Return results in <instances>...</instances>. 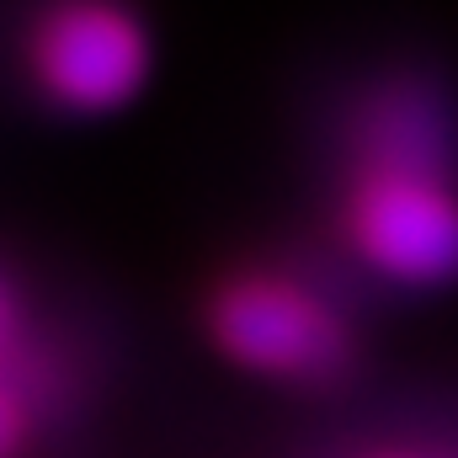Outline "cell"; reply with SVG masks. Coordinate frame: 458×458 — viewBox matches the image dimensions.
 Returning <instances> with one entry per match:
<instances>
[{"label": "cell", "instance_id": "cell-5", "mask_svg": "<svg viewBox=\"0 0 458 458\" xmlns=\"http://www.w3.org/2000/svg\"><path fill=\"white\" fill-rule=\"evenodd\" d=\"M32 400H38L32 378H0V458H11L21 448L27 421H32Z\"/></svg>", "mask_w": 458, "mask_h": 458}, {"label": "cell", "instance_id": "cell-4", "mask_svg": "<svg viewBox=\"0 0 458 458\" xmlns=\"http://www.w3.org/2000/svg\"><path fill=\"white\" fill-rule=\"evenodd\" d=\"M0 378H32L27 315H21V293L11 288V277H0ZM32 384H38V378H32Z\"/></svg>", "mask_w": 458, "mask_h": 458}, {"label": "cell", "instance_id": "cell-1", "mask_svg": "<svg viewBox=\"0 0 458 458\" xmlns=\"http://www.w3.org/2000/svg\"><path fill=\"white\" fill-rule=\"evenodd\" d=\"M336 240L389 288L458 283V107L437 75H384L346 123Z\"/></svg>", "mask_w": 458, "mask_h": 458}, {"label": "cell", "instance_id": "cell-2", "mask_svg": "<svg viewBox=\"0 0 458 458\" xmlns=\"http://www.w3.org/2000/svg\"><path fill=\"white\" fill-rule=\"evenodd\" d=\"M203 326L234 368L331 389L357 368V326L336 293L293 267H234L214 283Z\"/></svg>", "mask_w": 458, "mask_h": 458}, {"label": "cell", "instance_id": "cell-6", "mask_svg": "<svg viewBox=\"0 0 458 458\" xmlns=\"http://www.w3.org/2000/svg\"><path fill=\"white\" fill-rule=\"evenodd\" d=\"M352 458H458V448L448 443H432V437H394V443H373Z\"/></svg>", "mask_w": 458, "mask_h": 458}, {"label": "cell", "instance_id": "cell-3", "mask_svg": "<svg viewBox=\"0 0 458 458\" xmlns=\"http://www.w3.org/2000/svg\"><path fill=\"white\" fill-rule=\"evenodd\" d=\"M149 27L128 0H48L27 32V70L48 107L102 117L149 81Z\"/></svg>", "mask_w": 458, "mask_h": 458}]
</instances>
